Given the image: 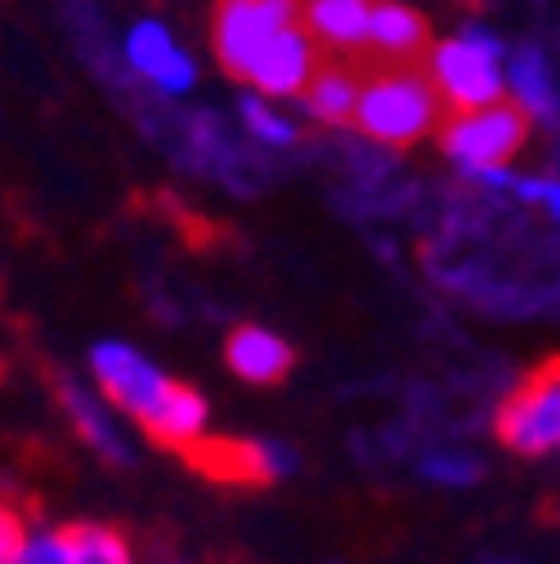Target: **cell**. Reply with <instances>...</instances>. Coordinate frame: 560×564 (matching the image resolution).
Here are the masks:
<instances>
[{"label":"cell","instance_id":"6da1fadb","mask_svg":"<svg viewBox=\"0 0 560 564\" xmlns=\"http://www.w3.org/2000/svg\"><path fill=\"white\" fill-rule=\"evenodd\" d=\"M90 372L99 394L134 416L153 440L171 448H197L206 435V399L180 381H171L158 364H149L126 340H99L90 355Z\"/></svg>","mask_w":560,"mask_h":564},{"label":"cell","instance_id":"7a4b0ae2","mask_svg":"<svg viewBox=\"0 0 560 564\" xmlns=\"http://www.w3.org/2000/svg\"><path fill=\"white\" fill-rule=\"evenodd\" d=\"M440 112L444 99L435 82L408 63H390L364 82L355 126L373 134L377 144H417V139L440 126Z\"/></svg>","mask_w":560,"mask_h":564},{"label":"cell","instance_id":"3957f363","mask_svg":"<svg viewBox=\"0 0 560 564\" xmlns=\"http://www.w3.org/2000/svg\"><path fill=\"white\" fill-rule=\"evenodd\" d=\"M427 77L435 82L440 99L453 104L457 112L503 104L507 99V45L488 28L466 23L457 36L427 50Z\"/></svg>","mask_w":560,"mask_h":564},{"label":"cell","instance_id":"277c9868","mask_svg":"<svg viewBox=\"0 0 560 564\" xmlns=\"http://www.w3.org/2000/svg\"><path fill=\"white\" fill-rule=\"evenodd\" d=\"M529 139V117L516 104H488V108H471V112H453L440 130V144L449 153V162L466 175L480 180L488 171L507 166Z\"/></svg>","mask_w":560,"mask_h":564},{"label":"cell","instance_id":"5b68a950","mask_svg":"<svg viewBox=\"0 0 560 564\" xmlns=\"http://www.w3.org/2000/svg\"><path fill=\"white\" fill-rule=\"evenodd\" d=\"M494 431L503 448L520 457H547L560 453V359L529 372L498 408Z\"/></svg>","mask_w":560,"mask_h":564},{"label":"cell","instance_id":"8992f818","mask_svg":"<svg viewBox=\"0 0 560 564\" xmlns=\"http://www.w3.org/2000/svg\"><path fill=\"white\" fill-rule=\"evenodd\" d=\"M301 23L297 0H216L212 45L229 77H247L251 58L278 36Z\"/></svg>","mask_w":560,"mask_h":564},{"label":"cell","instance_id":"52a82bcc","mask_svg":"<svg viewBox=\"0 0 560 564\" xmlns=\"http://www.w3.org/2000/svg\"><path fill=\"white\" fill-rule=\"evenodd\" d=\"M319 73V41L305 32V23L278 32L247 67V86L265 99H292V95H305V86L314 82Z\"/></svg>","mask_w":560,"mask_h":564},{"label":"cell","instance_id":"ba28073f","mask_svg":"<svg viewBox=\"0 0 560 564\" xmlns=\"http://www.w3.org/2000/svg\"><path fill=\"white\" fill-rule=\"evenodd\" d=\"M14 564H134L121 533L104 524H63L28 533Z\"/></svg>","mask_w":560,"mask_h":564},{"label":"cell","instance_id":"9c48e42d","mask_svg":"<svg viewBox=\"0 0 560 564\" xmlns=\"http://www.w3.org/2000/svg\"><path fill=\"white\" fill-rule=\"evenodd\" d=\"M126 67L134 77H144L153 90H162V95H171V99H180V95H189L193 90V82H197V67H193V58L175 45V36L166 32V23H158V19H144V23H134L130 32H126Z\"/></svg>","mask_w":560,"mask_h":564},{"label":"cell","instance_id":"30bf717a","mask_svg":"<svg viewBox=\"0 0 560 564\" xmlns=\"http://www.w3.org/2000/svg\"><path fill=\"white\" fill-rule=\"evenodd\" d=\"M189 457L216 479H238V484H265V479H283L297 457L283 444H265V440H247V444H197L189 448Z\"/></svg>","mask_w":560,"mask_h":564},{"label":"cell","instance_id":"8fae6325","mask_svg":"<svg viewBox=\"0 0 560 564\" xmlns=\"http://www.w3.org/2000/svg\"><path fill=\"white\" fill-rule=\"evenodd\" d=\"M305 32L336 54H364L373 32V0H310L301 6Z\"/></svg>","mask_w":560,"mask_h":564},{"label":"cell","instance_id":"7c38bea8","mask_svg":"<svg viewBox=\"0 0 560 564\" xmlns=\"http://www.w3.org/2000/svg\"><path fill=\"white\" fill-rule=\"evenodd\" d=\"M229 368L251 386H278L292 372V345L269 327H238L225 345Z\"/></svg>","mask_w":560,"mask_h":564},{"label":"cell","instance_id":"4fadbf2b","mask_svg":"<svg viewBox=\"0 0 560 564\" xmlns=\"http://www.w3.org/2000/svg\"><path fill=\"white\" fill-rule=\"evenodd\" d=\"M63 408H67V416H73V426H77V435L104 457V462H130V444H126V435H121V421L112 416V408L95 394V390H86V386H77V381H63Z\"/></svg>","mask_w":560,"mask_h":564},{"label":"cell","instance_id":"5bb4252c","mask_svg":"<svg viewBox=\"0 0 560 564\" xmlns=\"http://www.w3.org/2000/svg\"><path fill=\"white\" fill-rule=\"evenodd\" d=\"M368 50H377L390 63H412L417 54L431 50V28L427 19L399 6V0H373V32H368Z\"/></svg>","mask_w":560,"mask_h":564},{"label":"cell","instance_id":"9a60e30c","mask_svg":"<svg viewBox=\"0 0 560 564\" xmlns=\"http://www.w3.org/2000/svg\"><path fill=\"white\" fill-rule=\"evenodd\" d=\"M507 90H511L516 108L529 121H556L560 117V95H556L551 63L534 45H520L516 54H507Z\"/></svg>","mask_w":560,"mask_h":564},{"label":"cell","instance_id":"2e32d148","mask_svg":"<svg viewBox=\"0 0 560 564\" xmlns=\"http://www.w3.org/2000/svg\"><path fill=\"white\" fill-rule=\"evenodd\" d=\"M359 90L364 82L349 73V67L341 63H327L314 73V82L305 86V112L323 126H341V121H355V108H359Z\"/></svg>","mask_w":560,"mask_h":564},{"label":"cell","instance_id":"e0dca14e","mask_svg":"<svg viewBox=\"0 0 560 564\" xmlns=\"http://www.w3.org/2000/svg\"><path fill=\"white\" fill-rule=\"evenodd\" d=\"M243 121H247V130L260 139V144H273V149L297 144V126L283 112H278V108H269L265 95H256V90L243 99Z\"/></svg>","mask_w":560,"mask_h":564},{"label":"cell","instance_id":"ac0fdd59","mask_svg":"<svg viewBox=\"0 0 560 564\" xmlns=\"http://www.w3.org/2000/svg\"><path fill=\"white\" fill-rule=\"evenodd\" d=\"M422 470L435 484H471V479H480V462L466 457V453H435V457L422 462Z\"/></svg>","mask_w":560,"mask_h":564},{"label":"cell","instance_id":"d6986e66","mask_svg":"<svg viewBox=\"0 0 560 564\" xmlns=\"http://www.w3.org/2000/svg\"><path fill=\"white\" fill-rule=\"evenodd\" d=\"M511 193L534 202V206H542L547 216L560 225V180H511Z\"/></svg>","mask_w":560,"mask_h":564},{"label":"cell","instance_id":"ffe728a7","mask_svg":"<svg viewBox=\"0 0 560 564\" xmlns=\"http://www.w3.org/2000/svg\"><path fill=\"white\" fill-rule=\"evenodd\" d=\"M23 542H28L23 516H19L10 502H0V564H14L19 551H23Z\"/></svg>","mask_w":560,"mask_h":564},{"label":"cell","instance_id":"44dd1931","mask_svg":"<svg viewBox=\"0 0 560 564\" xmlns=\"http://www.w3.org/2000/svg\"><path fill=\"white\" fill-rule=\"evenodd\" d=\"M166 564H180V560H166Z\"/></svg>","mask_w":560,"mask_h":564}]
</instances>
